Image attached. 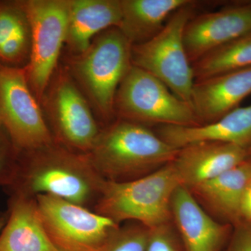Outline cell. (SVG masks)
Listing matches in <instances>:
<instances>
[{
  "instance_id": "1",
  "label": "cell",
  "mask_w": 251,
  "mask_h": 251,
  "mask_svg": "<svg viewBox=\"0 0 251 251\" xmlns=\"http://www.w3.org/2000/svg\"><path fill=\"white\" fill-rule=\"evenodd\" d=\"M105 181L87 153L54 140L42 148L20 153L14 181L5 190L9 196H52L93 210Z\"/></svg>"
},
{
  "instance_id": "2",
  "label": "cell",
  "mask_w": 251,
  "mask_h": 251,
  "mask_svg": "<svg viewBox=\"0 0 251 251\" xmlns=\"http://www.w3.org/2000/svg\"><path fill=\"white\" fill-rule=\"evenodd\" d=\"M177 151L147 126L120 119L100 130L87 154L103 179L124 182L158 171Z\"/></svg>"
},
{
  "instance_id": "3",
  "label": "cell",
  "mask_w": 251,
  "mask_h": 251,
  "mask_svg": "<svg viewBox=\"0 0 251 251\" xmlns=\"http://www.w3.org/2000/svg\"><path fill=\"white\" fill-rule=\"evenodd\" d=\"M179 180L173 163L130 181H105L93 210L117 224L138 222L148 228L171 221V204Z\"/></svg>"
},
{
  "instance_id": "4",
  "label": "cell",
  "mask_w": 251,
  "mask_h": 251,
  "mask_svg": "<svg viewBox=\"0 0 251 251\" xmlns=\"http://www.w3.org/2000/svg\"><path fill=\"white\" fill-rule=\"evenodd\" d=\"M196 1L178 9L163 29L143 44L132 46V64L156 77L178 98L191 105L195 83L192 64L184 43L186 24L194 16Z\"/></svg>"
},
{
  "instance_id": "5",
  "label": "cell",
  "mask_w": 251,
  "mask_h": 251,
  "mask_svg": "<svg viewBox=\"0 0 251 251\" xmlns=\"http://www.w3.org/2000/svg\"><path fill=\"white\" fill-rule=\"evenodd\" d=\"M115 111L122 120L147 126L201 125L191 104L178 98L150 73L133 65L117 90Z\"/></svg>"
},
{
  "instance_id": "6",
  "label": "cell",
  "mask_w": 251,
  "mask_h": 251,
  "mask_svg": "<svg viewBox=\"0 0 251 251\" xmlns=\"http://www.w3.org/2000/svg\"><path fill=\"white\" fill-rule=\"evenodd\" d=\"M132 46L118 28H110L77 62V75L105 118L115 112L117 90L133 66Z\"/></svg>"
},
{
  "instance_id": "7",
  "label": "cell",
  "mask_w": 251,
  "mask_h": 251,
  "mask_svg": "<svg viewBox=\"0 0 251 251\" xmlns=\"http://www.w3.org/2000/svg\"><path fill=\"white\" fill-rule=\"evenodd\" d=\"M72 1L29 0L21 4L31 34L29 63L25 68L28 83L41 97L57 65L63 44L67 41Z\"/></svg>"
},
{
  "instance_id": "8",
  "label": "cell",
  "mask_w": 251,
  "mask_h": 251,
  "mask_svg": "<svg viewBox=\"0 0 251 251\" xmlns=\"http://www.w3.org/2000/svg\"><path fill=\"white\" fill-rule=\"evenodd\" d=\"M48 234L60 251H100L120 225L89 208L50 196L36 198Z\"/></svg>"
},
{
  "instance_id": "9",
  "label": "cell",
  "mask_w": 251,
  "mask_h": 251,
  "mask_svg": "<svg viewBox=\"0 0 251 251\" xmlns=\"http://www.w3.org/2000/svg\"><path fill=\"white\" fill-rule=\"evenodd\" d=\"M0 125L20 152L54 141L33 96L25 68L0 66Z\"/></svg>"
},
{
  "instance_id": "10",
  "label": "cell",
  "mask_w": 251,
  "mask_h": 251,
  "mask_svg": "<svg viewBox=\"0 0 251 251\" xmlns=\"http://www.w3.org/2000/svg\"><path fill=\"white\" fill-rule=\"evenodd\" d=\"M251 32V1H240L218 11L195 14L184 31L191 64L214 50Z\"/></svg>"
},
{
  "instance_id": "11",
  "label": "cell",
  "mask_w": 251,
  "mask_h": 251,
  "mask_svg": "<svg viewBox=\"0 0 251 251\" xmlns=\"http://www.w3.org/2000/svg\"><path fill=\"white\" fill-rule=\"evenodd\" d=\"M171 221L184 251H223L233 226L211 217L187 188L178 186L172 197Z\"/></svg>"
},
{
  "instance_id": "12",
  "label": "cell",
  "mask_w": 251,
  "mask_h": 251,
  "mask_svg": "<svg viewBox=\"0 0 251 251\" xmlns=\"http://www.w3.org/2000/svg\"><path fill=\"white\" fill-rule=\"evenodd\" d=\"M52 109L54 141L78 152H90L100 129L85 99L71 81L63 80L57 85Z\"/></svg>"
},
{
  "instance_id": "13",
  "label": "cell",
  "mask_w": 251,
  "mask_h": 251,
  "mask_svg": "<svg viewBox=\"0 0 251 251\" xmlns=\"http://www.w3.org/2000/svg\"><path fill=\"white\" fill-rule=\"evenodd\" d=\"M249 152V150L232 144L200 142L179 148L172 163L180 184L188 188L242 164Z\"/></svg>"
},
{
  "instance_id": "14",
  "label": "cell",
  "mask_w": 251,
  "mask_h": 251,
  "mask_svg": "<svg viewBox=\"0 0 251 251\" xmlns=\"http://www.w3.org/2000/svg\"><path fill=\"white\" fill-rule=\"evenodd\" d=\"M251 94V67L195 81L191 105L201 125L219 120Z\"/></svg>"
},
{
  "instance_id": "15",
  "label": "cell",
  "mask_w": 251,
  "mask_h": 251,
  "mask_svg": "<svg viewBox=\"0 0 251 251\" xmlns=\"http://www.w3.org/2000/svg\"><path fill=\"white\" fill-rule=\"evenodd\" d=\"M167 143L178 149L200 142H219L251 148V105L238 107L211 123L195 126H159L155 130Z\"/></svg>"
},
{
  "instance_id": "16",
  "label": "cell",
  "mask_w": 251,
  "mask_h": 251,
  "mask_svg": "<svg viewBox=\"0 0 251 251\" xmlns=\"http://www.w3.org/2000/svg\"><path fill=\"white\" fill-rule=\"evenodd\" d=\"M251 178V161L247 159L214 179L186 188L211 217L234 226L239 221L243 195Z\"/></svg>"
},
{
  "instance_id": "17",
  "label": "cell",
  "mask_w": 251,
  "mask_h": 251,
  "mask_svg": "<svg viewBox=\"0 0 251 251\" xmlns=\"http://www.w3.org/2000/svg\"><path fill=\"white\" fill-rule=\"evenodd\" d=\"M0 251H60L46 232L36 198L10 195Z\"/></svg>"
},
{
  "instance_id": "18",
  "label": "cell",
  "mask_w": 251,
  "mask_h": 251,
  "mask_svg": "<svg viewBox=\"0 0 251 251\" xmlns=\"http://www.w3.org/2000/svg\"><path fill=\"white\" fill-rule=\"evenodd\" d=\"M191 0H122V19L118 29L132 45L156 36L175 11Z\"/></svg>"
},
{
  "instance_id": "19",
  "label": "cell",
  "mask_w": 251,
  "mask_h": 251,
  "mask_svg": "<svg viewBox=\"0 0 251 251\" xmlns=\"http://www.w3.org/2000/svg\"><path fill=\"white\" fill-rule=\"evenodd\" d=\"M121 19L120 0H74L67 41L73 49L84 53L90 48L94 35L105 29L118 27Z\"/></svg>"
},
{
  "instance_id": "20",
  "label": "cell",
  "mask_w": 251,
  "mask_h": 251,
  "mask_svg": "<svg viewBox=\"0 0 251 251\" xmlns=\"http://www.w3.org/2000/svg\"><path fill=\"white\" fill-rule=\"evenodd\" d=\"M30 47V27L21 1H0V66L22 69Z\"/></svg>"
},
{
  "instance_id": "21",
  "label": "cell",
  "mask_w": 251,
  "mask_h": 251,
  "mask_svg": "<svg viewBox=\"0 0 251 251\" xmlns=\"http://www.w3.org/2000/svg\"><path fill=\"white\" fill-rule=\"evenodd\" d=\"M195 81L251 67V32L214 50L192 64Z\"/></svg>"
},
{
  "instance_id": "22",
  "label": "cell",
  "mask_w": 251,
  "mask_h": 251,
  "mask_svg": "<svg viewBox=\"0 0 251 251\" xmlns=\"http://www.w3.org/2000/svg\"><path fill=\"white\" fill-rule=\"evenodd\" d=\"M150 228L138 222L119 226L100 251H146Z\"/></svg>"
},
{
  "instance_id": "23",
  "label": "cell",
  "mask_w": 251,
  "mask_h": 251,
  "mask_svg": "<svg viewBox=\"0 0 251 251\" xmlns=\"http://www.w3.org/2000/svg\"><path fill=\"white\" fill-rule=\"evenodd\" d=\"M20 153L0 125V186L6 188L12 184L17 171Z\"/></svg>"
},
{
  "instance_id": "24",
  "label": "cell",
  "mask_w": 251,
  "mask_h": 251,
  "mask_svg": "<svg viewBox=\"0 0 251 251\" xmlns=\"http://www.w3.org/2000/svg\"><path fill=\"white\" fill-rule=\"evenodd\" d=\"M146 251H184L172 221L150 229Z\"/></svg>"
},
{
  "instance_id": "25",
  "label": "cell",
  "mask_w": 251,
  "mask_h": 251,
  "mask_svg": "<svg viewBox=\"0 0 251 251\" xmlns=\"http://www.w3.org/2000/svg\"><path fill=\"white\" fill-rule=\"evenodd\" d=\"M223 251H251V226L237 224Z\"/></svg>"
},
{
  "instance_id": "26",
  "label": "cell",
  "mask_w": 251,
  "mask_h": 251,
  "mask_svg": "<svg viewBox=\"0 0 251 251\" xmlns=\"http://www.w3.org/2000/svg\"><path fill=\"white\" fill-rule=\"evenodd\" d=\"M237 224L251 226V178L248 182L243 195Z\"/></svg>"
},
{
  "instance_id": "27",
  "label": "cell",
  "mask_w": 251,
  "mask_h": 251,
  "mask_svg": "<svg viewBox=\"0 0 251 251\" xmlns=\"http://www.w3.org/2000/svg\"><path fill=\"white\" fill-rule=\"evenodd\" d=\"M6 219H7V213H6V211H5L0 216V232H1V229L4 227Z\"/></svg>"
},
{
  "instance_id": "28",
  "label": "cell",
  "mask_w": 251,
  "mask_h": 251,
  "mask_svg": "<svg viewBox=\"0 0 251 251\" xmlns=\"http://www.w3.org/2000/svg\"><path fill=\"white\" fill-rule=\"evenodd\" d=\"M247 159L251 161V148L249 150V156H248Z\"/></svg>"
},
{
  "instance_id": "29",
  "label": "cell",
  "mask_w": 251,
  "mask_h": 251,
  "mask_svg": "<svg viewBox=\"0 0 251 251\" xmlns=\"http://www.w3.org/2000/svg\"><path fill=\"white\" fill-rule=\"evenodd\" d=\"M3 214V212H1V211H0V216H1V214Z\"/></svg>"
}]
</instances>
